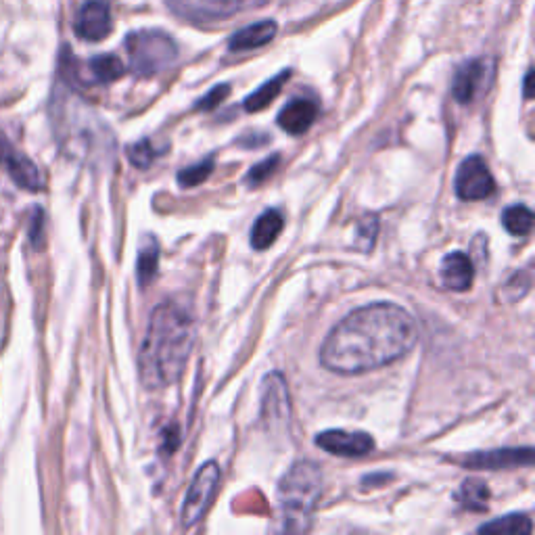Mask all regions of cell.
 Returning <instances> with one entry per match:
<instances>
[{
  "instance_id": "cell-1",
  "label": "cell",
  "mask_w": 535,
  "mask_h": 535,
  "mask_svg": "<svg viewBox=\"0 0 535 535\" xmlns=\"http://www.w3.org/2000/svg\"><path fill=\"white\" fill-rule=\"evenodd\" d=\"M418 341L408 310L389 301L347 314L320 347L322 366L337 375H362L404 358Z\"/></svg>"
},
{
  "instance_id": "cell-2",
  "label": "cell",
  "mask_w": 535,
  "mask_h": 535,
  "mask_svg": "<svg viewBox=\"0 0 535 535\" xmlns=\"http://www.w3.org/2000/svg\"><path fill=\"white\" fill-rule=\"evenodd\" d=\"M197 339L193 314L166 299L151 312L145 341L138 352V375L147 389H166L180 381Z\"/></svg>"
},
{
  "instance_id": "cell-3",
  "label": "cell",
  "mask_w": 535,
  "mask_h": 535,
  "mask_svg": "<svg viewBox=\"0 0 535 535\" xmlns=\"http://www.w3.org/2000/svg\"><path fill=\"white\" fill-rule=\"evenodd\" d=\"M322 496V471L312 460H299L278 483V513L285 531H308Z\"/></svg>"
},
{
  "instance_id": "cell-4",
  "label": "cell",
  "mask_w": 535,
  "mask_h": 535,
  "mask_svg": "<svg viewBox=\"0 0 535 535\" xmlns=\"http://www.w3.org/2000/svg\"><path fill=\"white\" fill-rule=\"evenodd\" d=\"M130 69L138 78H151L178 59V46L172 36L161 30H136L126 38Z\"/></svg>"
},
{
  "instance_id": "cell-5",
  "label": "cell",
  "mask_w": 535,
  "mask_h": 535,
  "mask_svg": "<svg viewBox=\"0 0 535 535\" xmlns=\"http://www.w3.org/2000/svg\"><path fill=\"white\" fill-rule=\"evenodd\" d=\"M220 485V467L218 462L209 460L197 471L195 479L189 485V492L184 496L182 504V527L191 529L203 521L207 510L212 508L214 498Z\"/></svg>"
},
{
  "instance_id": "cell-6",
  "label": "cell",
  "mask_w": 535,
  "mask_h": 535,
  "mask_svg": "<svg viewBox=\"0 0 535 535\" xmlns=\"http://www.w3.org/2000/svg\"><path fill=\"white\" fill-rule=\"evenodd\" d=\"M166 5L178 19L207 26L230 19L243 9V0H166Z\"/></svg>"
},
{
  "instance_id": "cell-7",
  "label": "cell",
  "mask_w": 535,
  "mask_h": 535,
  "mask_svg": "<svg viewBox=\"0 0 535 535\" xmlns=\"http://www.w3.org/2000/svg\"><path fill=\"white\" fill-rule=\"evenodd\" d=\"M454 186L456 195L462 201H483L494 195L496 180L490 168H487L485 159L479 155H471L458 166Z\"/></svg>"
},
{
  "instance_id": "cell-8",
  "label": "cell",
  "mask_w": 535,
  "mask_h": 535,
  "mask_svg": "<svg viewBox=\"0 0 535 535\" xmlns=\"http://www.w3.org/2000/svg\"><path fill=\"white\" fill-rule=\"evenodd\" d=\"M494 80V65L487 59L464 61L454 74L452 95L460 105L477 101Z\"/></svg>"
},
{
  "instance_id": "cell-9",
  "label": "cell",
  "mask_w": 535,
  "mask_h": 535,
  "mask_svg": "<svg viewBox=\"0 0 535 535\" xmlns=\"http://www.w3.org/2000/svg\"><path fill=\"white\" fill-rule=\"evenodd\" d=\"M0 166L7 170V174L13 178V182L19 186V189L30 191V193L42 191L44 182L36 164L30 157L21 155L13 147V143L5 136L3 130H0Z\"/></svg>"
},
{
  "instance_id": "cell-10",
  "label": "cell",
  "mask_w": 535,
  "mask_h": 535,
  "mask_svg": "<svg viewBox=\"0 0 535 535\" xmlns=\"http://www.w3.org/2000/svg\"><path fill=\"white\" fill-rule=\"evenodd\" d=\"M316 446L341 458H360L375 450V439L362 431L329 429L316 435Z\"/></svg>"
},
{
  "instance_id": "cell-11",
  "label": "cell",
  "mask_w": 535,
  "mask_h": 535,
  "mask_svg": "<svg viewBox=\"0 0 535 535\" xmlns=\"http://www.w3.org/2000/svg\"><path fill=\"white\" fill-rule=\"evenodd\" d=\"M76 36L88 42H101L113 30L111 11L105 0H86L74 21Z\"/></svg>"
},
{
  "instance_id": "cell-12",
  "label": "cell",
  "mask_w": 535,
  "mask_h": 535,
  "mask_svg": "<svg viewBox=\"0 0 535 535\" xmlns=\"http://www.w3.org/2000/svg\"><path fill=\"white\" fill-rule=\"evenodd\" d=\"M460 464L464 469H477V471L531 467L533 450L531 448H504V450H492V452H477V454L462 458Z\"/></svg>"
},
{
  "instance_id": "cell-13",
  "label": "cell",
  "mask_w": 535,
  "mask_h": 535,
  "mask_svg": "<svg viewBox=\"0 0 535 535\" xmlns=\"http://www.w3.org/2000/svg\"><path fill=\"white\" fill-rule=\"evenodd\" d=\"M291 412L287 383L281 372H272L264 379L262 389V416L268 423H287Z\"/></svg>"
},
{
  "instance_id": "cell-14",
  "label": "cell",
  "mask_w": 535,
  "mask_h": 535,
  "mask_svg": "<svg viewBox=\"0 0 535 535\" xmlns=\"http://www.w3.org/2000/svg\"><path fill=\"white\" fill-rule=\"evenodd\" d=\"M441 283H444L452 291H469L475 278V268L471 258L464 251H452L444 260H441L439 268Z\"/></svg>"
},
{
  "instance_id": "cell-15",
  "label": "cell",
  "mask_w": 535,
  "mask_h": 535,
  "mask_svg": "<svg viewBox=\"0 0 535 535\" xmlns=\"http://www.w3.org/2000/svg\"><path fill=\"white\" fill-rule=\"evenodd\" d=\"M318 118V105L310 99H293L285 109L278 113V126H281L287 134L299 136L306 134Z\"/></svg>"
},
{
  "instance_id": "cell-16",
  "label": "cell",
  "mask_w": 535,
  "mask_h": 535,
  "mask_svg": "<svg viewBox=\"0 0 535 535\" xmlns=\"http://www.w3.org/2000/svg\"><path fill=\"white\" fill-rule=\"evenodd\" d=\"M276 32H278L276 21H272V19L255 21V23H251V26H245L230 36L228 49L235 51V53L262 49V46H266L268 42L274 40Z\"/></svg>"
},
{
  "instance_id": "cell-17",
  "label": "cell",
  "mask_w": 535,
  "mask_h": 535,
  "mask_svg": "<svg viewBox=\"0 0 535 535\" xmlns=\"http://www.w3.org/2000/svg\"><path fill=\"white\" fill-rule=\"evenodd\" d=\"M285 226V218L278 209H266V212L255 220L251 228V247L255 251H264L281 235V230Z\"/></svg>"
},
{
  "instance_id": "cell-18",
  "label": "cell",
  "mask_w": 535,
  "mask_h": 535,
  "mask_svg": "<svg viewBox=\"0 0 535 535\" xmlns=\"http://www.w3.org/2000/svg\"><path fill=\"white\" fill-rule=\"evenodd\" d=\"M157 268H159V243L155 237H145L141 251H138V260H136L138 285L147 287L157 276Z\"/></svg>"
},
{
  "instance_id": "cell-19",
  "label": "cell",
  "mask_w": 535,
  "mask_h": 535,
  "mask_svg": "<svg viewBox=\"0 0 535 535\" xmlns=\"http://www.w3.org/2000/svg\"><path fill=\"white\" fill-rule=\"evenodd\" d=\"M289 76H291V72L287 69V72H281L278 76H274L272 80H268L266 84H262L258 90L253 92V95H249L245 99V103H243L245 111L255 113V111L266 109L278 95H281V90H283L285 82L289 80Z\"/></svg>"
},
{
  "instance_id": "cell-20",
  "label": "cell",
  "mask_w": 535,
  "mask_h": 535,
  "mask_svg": "<svg viewBox=\"0 0 535 535\" xmlns=\"http://www.w3.org/2000/svg\"><path fill=\"white\" fill-rule=\"evenodd\" d=\"M88 69L92 78H95V82L99 84H111L126 74V65L122 63L120 57H115V55L92 57L88 63Z\"/></svg>"
},
{
  "instance_id": "cell-21",
  "label": "cell",
  "mask_w": 535,
  "mask_h": 535,
  "mask_svg": "<svg viewBox=\"0 0 535 535\" xmlns=\"http://www.w3.org/2000/svg\"><path fill=\"white\" fill-rule=\"evenodd\" d=\"M479 533L487 535H521V533H531V521L523 513L506 515L500 519H494L492 523H485L479 527Z\"/></svg>"
},
{
  "instance_id": "cell-22",
  "label": "cell",
  "mask_w": 535,
  "mask_h": 535,
  "mask_svg": "<svg viewBox=\"0 0 535 535\" xmlns=\"http://www.w3.org/2000/svg\"><path fill=\"white\" fill-rule=\"evenodd\" d=\"M502 224L513 237H525L533 228V212L527 205H510L504 209Z\"/></svg>"
},
{
  "instance_id": "cell-23",
  "label": "cell",
  "mask_w": 535,
  "mask_h": 535,
  "mask_svg": "<svg viewBox=\"0 0 535 535\" xmlns=\"http://www.w3.org/2000/svg\"><path fill=\"white\" fill-rule=\"evenodd\" d=\"M487 500H490V487L481 479H467L460 487V502L464 508L483 513L487 510Z\"/></svg>"
},
{
  "instance_id": "cell-24",
  "label": "cell",
  "mask_w": 535,
  "mask_h": 535,
  "mask_svg": "<svg viewBox=\"0 0 535 535\" xmlns=\"http://www.w3.org/2000/svg\"><path fill=\"white\" fill-rule=\"evenodd\" d=\"M212 172H214V157H207L191 168L180 170L176 180L180 186H184V189H193V186L205 182Z\"/></svg>"
},
{
  "instance_id": "cell-25",
  "label": "cell",
  "mask_w": 535,
  "mask_h": 535,
  "mask_svg": "<svg viewBox=\"0 0 535 535\" xmlns=\"http://www.w3.org/2000/svg\"><path fill=\"white\" fill-rule=\"evenodd\" d=\"M356 249H360L362 253H368L372 249V245H375L377 241V235H379V220L377 216H364L358 224V230H356Z\"/></svg>"
},
{
  "instance_id": "cell-26",
  "label": "cell",
  "mask_w": 535,
  "mask_h": 535,
  "mask_svg": "<svg viewBox=\"0 0 535 535\" xmlns=\"http://www.w3.org/2000/svg\"><path fill=\"white\" fill-rule=\"evenodd\" d=\"M159 153H161V151H157V149L153 147V143L147 141V138H145V141H138L136 145H130V147H128V159H130V164H134L136 168H141V170L149 168Z\"/></svg>"
},
{
  "instance_id": "cell-27",
  "label": "cell",
  "mask_w": 535,
  "mask_h": 535,
  "mask_svg": "<svg viewBox=\"0 0 535 535\" xmlns=\"http://www.w3.org/2000/svg\"><path fill=\"white\" fill-rule=\"evenodd\" d=\"M278 164H281V155H272V157L260 161L258 166H253V168L249 170V174L245 176V180H247L251 186H260L264 180H268V178L276 172Z\"/></svg>"
},
{
  "instance_id": "cell-28",
  "label": "cell",
  "mask_w": 535,
  "mask_h": 535,
  "mask_svg": "<svg viewBox=\"0 0 535 535\" xmlns=\"http://www.w3.org/2000/svg\"><path fill=\"white\" fill-rule=\"evenodd\" d=\"M228 95H230V86H228V84H220V86H216V88L209 90L207 95H205L195 107H197L199 111H212V109H216Z\"/></svg>"
},
{
  "instance_id": "cell-29",
  "label": "cell",
  "mask_w": 535,
  "mask_h": 535,
  "mask_svg": "<svg viewBox=\"0 0 535 535\" xmlns=\"http://www.w3.org/2000/svg\"><path fill=\"white\" fill-rule=\"evenodd\" d=\"M42 237H44V212L40 207L34 209V216L30 220V241L34 247L42 245Z\"/></svg>"
},
{
  "instance_id": "cell-30",
  "label": "cell",
  "mask_w": 535,
  "mask_h": 535,
  "mask_svg": "<svg viewBox=\"0 0 535 535\" xmlns=\"http://www.w3.org/2000/svg\"><path fill=\"white\" fill-rule=\"evenodd\" d=\"M531 80H533V72H531V69H529V72H527V76H525V99H529L531 97Z\"/></svg>"
},
{
  "instance_id": "cell-31",
  "label": "cell",
  "mask_w": 535,
  "mask_h": 535,
  "mask_svg": "<svg viewBox=\"0 0 535 535\" xmlns=\"http://www.w3.org/2000/svg\"><path fill=\"white\" fill-rule=\"evenodd\" d=\"M268 0H243V7H262Z\"/></svg>"
}]
</instances>
